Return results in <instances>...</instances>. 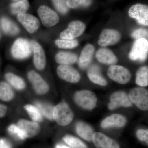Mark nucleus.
Returning a JSON list of instances; mask_svg holds the SVG:
<instances>
[{"label":"nucleus","instance_id":"9","mask_svg":"<svg viewBox=\"0 0 148 148\" xmlns=\"http://www.w3.org/2000/svg\"><path fill=\"white\" fill-rule=\"evenodd\" d=\"M129 16L135 18L139 24L148 26V6L142 4L132 6L128 11Z\"/></svg>","mask_w":148,"mask_h":148},{"label":"nucleus","instance_id":"33","mask_svg":"<svg viewBox=\"0 0 148 148\" xmlns=\"http://www.w3.org/2000/svg\"><path fill=\"white\" fill-rule=\"evenodd\" d=\"M92 0H67V4L70 8H75L80 7H87L90 5Z\"/></svg>","mask_w":148,"mask_h":148},{"label":"nucleus","instance_id":"7","mask_svg":"<svg viewBox=\"0 0 148 148\" xmlns=\"http://www.w3.org/2000/svg\"><path fill=\"white\" fill-rule=\"evenodd\" d=\"M38 13L44 26L47 28L53 27L59 21L58 14L47 6L40 7Z\"/></svg>","mask_w":148,"mask_h":148},{"label":"nucleus","instance_id":"30","mask_svg":"<svg viewBox=\"0 0 148 148\" xmlns=\"http://www.w3.org/2000/svg\"><path fill=\"white\" fill-rule=\"evenodd\" d=\"M24 108L29 116L34 121L40 122L42 121L41 113L37 107L31 105H27L24 106Z\"/></svg>","mask_w":148,"mask_h":148},{"label":"nucleus","instance_id":"31","mask_svg":"<svg viewBox=\"0 0 148 148\" xmlns=\"http://www.w3.org/2000/svg\"><path fill=\"white\" fill-rule=\"evenodd\" d=\"M63 140L66 144L73 148H87L86 145L81 140L73 136L66 135L63 138Z\"/></svg>","mask_w":148,"mask_h":148},{"label":"nucleus","instance_id":"5","mask_svg":"<svg viewBox=\"0 0 148 148\" xmlns=\"http://www.w3.org/2000/svg\"><path fill=\"white\" fill-rule=\"evenodd\" d=\"M129 97L132 103L143 111L148 110V90L141 87L130 90Z\"/></svg>","mask_w":148,"mask_h":148},{"label":"nucleus","instance_id":"19","mask_svg":"<svg viewBox=\"0 0 148 148\" xmlns=\"http://www.w3.org/2000/svg\"><path fill=\"white\" fill-rule=\"evenodd\" d=\"M95 56L99 62L103 64L114 65L118 62L116 56L112 51L106 48L99 49L96 52Z\"/></svg>","mask_w":148,"mask_h":148},{"label":"nucleus","instance_id":"40","mask_svg":"<svg viewBox=\"0 0 148 148\" xmlns=\"http://www.w3.org/2000/svg\"><path fill=\"white\" fill-rule=\"evenodd\" d=\"M55 148H71L69 147H67V146L64 145H57L56 146Z\"/></svg>","mask_w":148,"mask_h":148},{"label":"nucleus","instance_id":"36","mask_svg":"<svg viewBox=\"0 0 148 148\" xmlns=\"http://www.w3.org/2000/svg\"><path fill=\"white\" fill-rule=\"evenodd\" d=\"M131 36L136 40L145 38L148 40V31L143 28L137 29L132 33Z\"/></svg>","mask_w":148,"mask_h":148},{"label":"nucleus","instance_id":"18","mask_svg":"<svg viewBox=\"0 0 148 148\" xmlns=\"http://www.w3.org/2000/svg\"><path fill=\"white\" fill-rule=\"evenodd\" d=\"M126 118L119 114H114L105 119L101 123L102 128H108L112 127H123L126 124Z\"/></svg>","mask_w":148,"mask_h":148},{"label":"nucleus","instance_id":"8","mask_svg":"<svg viewBox=\"0 0 148 148\" xmlns=\"http://www.w3.org/2000/svg\"><path fill=\"white\" fill-rule=\"evenodd\" d=\"M85 29V25L82 21H72L69 24L68 28L60 34V38L62 39L73 40L81 36Z\"/></svg>","mask_w":148,"mask_h":148},{"label":"nucleus","instance_id":"39","mask_svg":"<svg viewBox=\"0 0 148 148\" xmlns=\"http://www.w3.org/2000/svg\"><path fill=\"white\" fill-rule=\"evenodd\" d=\"M0 148H11L10 143L5 139H0Z\"/></svg>","mask_w":148,"mask_h":148},{"label":"nucleus","instance_id":"34","mask_svg":"<svg viewBox=\"0 0 148 148\" xmlns=\"http://www.w3.org/2000/svg\"><path fill=\"white\" fill-rule=\"evenodd\" d=\"M56 9L60 13L65 14L69 11V7L67 4V0H52Z\"/></svg>","mask_w":148,"mask_h":148},{"label":"nucleus","instance_id":"4","mask_svg":"<svg viewBox=\"0 0 148 148\" xmlns=\"http://www.w3.org/2000/svg\"><path fill=\"white\" fill-rule=\"evenodd\" d=\"M32 48L31 42L24 38L17 39L11 48V53L14 58L22 59L29 57L32 54Z\"/></svg>","mask_w":148,"mask_h":148},{"label":"nucleus","instance_id":"1","mask_svg":"<svg viewBox=\"0 0 148 148\" xmlns=\"http://www.w3.org/2000/svg\"><path fill=\"white\" fill-rule=\"evenodd\" d=\"M53 118L58 125L66 126L73 120L74 114L69 105L62 102L53 107Z\"/></svg>","mask_w":148,"mask_h":148},{"label":"nucleus","instance_id":"10","mask_svg":"<svg viewBox=\"0 0 148 148\" xmlns=\"http://www.w3.org/2000/svg\"><path fill=\"white\" fill-rule=\"evenodd\" d=\"M56 72L60 78L69 82L76 83L80 80L79 73L69 65H60L57 68Z\"/></svg>","mask_w":148,"mask_h":148},{"label":"nucleus","instance_id":"41","mask_svg":"<svg viewBox=\"0 0 148 148\" xmlns=\"http://www.w3.org/2000/svg\"><path fill=\"white\" fill-rule=\"evenodd\" d=\"M14 1H21V0H13Z\"/></svg>","mask_w":148,"mask_h":148},{"label":"nucleus","instance_id":"38","mask_svg":"<svg viewBox=\"0 0 148 148\" xmlns=\"http://www.w3.org/2000/svg\"><path fill=\"white\" fill-rule=\"evenodd\" d=\"M7 110L6 106L0 103V118L3 117L5 115Z\"/></svg>","mask_w":148,"mask_h":148},{"label":"nucleus","instance_id":"6","mask_svg":"<svg viewBox=\"0 0 148 148\" xmlns=\"http://www.w3.org/2000/svg\"><path fill=\"white\" fill-rule=\"evenodd\" d=\"M107 74L111 79L120 84H126L131 79V75L129 71L123 66L118 65L111 66Z\"/></svg>","mask_w":148,"mask_h":148},{"label":"nucleus","instance_id":"13","mask_svg":"<svg viewBox=\"0 0 148 148\" xmlns=\"http://www.w3.org/2000/svg\"><path fill=\"white\" fill-rule=\"evenodd\" d=\"M28 77L37 93L43 95L48 91L49 89L48 85L41 77L34 71L29 72Z\"/></svg>","mask_w":148,"mask_h":148},{"label":"nucleus","instance_id":"12","mask_svg":"<svg viewBox=\"0 0 148 148\" xmlns=\"http://www.w3.org/2000/svg\"><path fill=\"white\" fill-rule=\"evenodd\" d=\"M121 38V35L118 31L114 29H106L101 32L98 43L102 47L116 44Z\"/></svg>","mask_w":148,"mask_h":148},{"label":"nucleus","instance_id":"23","mask_svg":"<svg viewBox=\"0 0 148 148\" xmlns=\"http://www.w3.org/2000/svg\"><path fill=\"white\" fill-rule=\"evenodd\" d=\"M56 61L61 65H70L75 63L77 61V56L75 53L68 52H60L55 56Z\"/></svg>","mask_w":148,"mask_h":148},{"label":"nucleus","instance_id":"28","mask_svg":"<svg viewBox=\"0 0 148 148\" xmlns=\"http://www.w3.org/2000/svg\"><path fill=\"white\" fill-rule=\"evenodd\" d=\"M30 7L29 3L27 0H21L10 5V8L12 13L14 14L25 13Z\"/></svg>","mask_w":148,"mask_h":148},{"label":"nucleus","instance_id":"37","mask_svg":"<svg viewBox=\"0 0 148 148\" xmlns=\"http://www.w3.org/2000/svg\"><path fill=\"white\" fill-rule=\"evenodd\" d=\"M137 136L139 140L145 142L148 145V130H139L137 132Z\"/></svg>","mask_w":148,"mask_h":148},{"label":"nucleus","instance_id":"14","mask_svg":"<svg viewBox=\"0 0 148 148\" xmlns=\"http://www.w3.org/2000/svg\"><path fill=\"white\" fill-rule=\"evenodd\" d=\"M17 126L24 133L26 138H32L38 134L40 129L39 125L35 121L21 119L18 122Z\"/></svg>","mask_w":148,"mask_h":148},{"label":"nucleus","instance_id":"15","mask_svg":"<svg viewBox=\"0 0 148 148\" xmlns=\"http://www.w3.org/2000/svg\"><path fill=\"white\" fill-rule=\"evenodd\" d=\"M92 141L96 148H120L116 141L101 132H94Z\"/></svg>","mask_w":148,"mask_h":148},{"label":"nucleus","instance_id":"26","mask_svg":"<svg viewBox=\"0 0 148 148\" xmlns=\"http://www.w3.org/2000/svg\"><path fill=\"white\" fill-rule=\"evenodd\" d=\"M5 78L9 83L17 90H21L25 88L26 85L24 80L12 73L6 74Z\"/></svg>","mask_w":148,"mask_h":148},{"label":"nucleus","instance_id":"3","mask_svg":"<svg viewBox=\"0 0 148 148\" xmlns=\"http://www.w3.org/2000/svg\"><path fill=\"white\" fill-rule=\"evenodd\" d=\"M148 55V40L145 38L136 40L129 54V58L134 61L143 62Z\"/></svg>","mask_w":148,"mask_h":148},{"label":"nucleus","instance_id":"17","mask_svg":"<svg viewBox=\"0 0 148 148\" xmlns=\"http://www.w3.org/2000/svg\"><path fill=\"white\" fill-rule=\"evenodd\" d=\"M17 19L27 32L32 34L36 32L39 27L40 23L38 19L35 16L26 13L20 14L17 15Z\"/></svg>","mask_w":148,"mask_h":148},{"label":"nucleus","instance_id":"2","mask_svg":"<svg viewBox=\"0 0 148 148\" xmlns=\"http://www.w3.org/2000/svg\"><path fill=\"white\" fill-rule=\"evenodd\" d=\"M74 101L78 106L87 110H92L95 108L97 98L95 93L88 90H82L76 92Z\"/></svg>","mask_w":148,"mask_h":148},{"label":"nucleus","instance_id":"22","mask_svg":"<svg viewBox=\"0 0 148 148\" xmlns=\"http://www.w3.org/2000/svg\"><path fill=\"white\" fill-rule=\"evenodd\" d=\"M76 131L81 138L86 141H92L94 132L92 127L84 122H78L75 127Z\"/></svg>","mask_w":148,"mask_h":148},{"label":"nucleus","instance_id":"29","mask_svg":"<svg viewBox=\"0 0 148 148\" xmlns=\"http://www.w3.org/2000/svg\"><path fill=\"white\" fill-rule=\"evenodd\" d=\"M36 105L43 115L50 120L53 119V108L52 106L47 103L40 102H36Z\"/></svg>","mask_w":148,"mask_h":148},{"label":"nucleus","instance_id":"35","mask_svg":"<svg viewBox=\"0 0 148 148\" xmlns=\"http://www.w3.org/2000/svg\"><path fill=\"white\" fill-rule=\"evenodd\" d=\"M8 131L10 133L16 138L21 140H24L26 138V136L23 132L17 126L14 124L10 125L8 128Z\"/></svg>","mask_w":148,"mask_h":148},{"label":"nucleus","instance_id":"21","mask_svg":"<svg viewBox=\"0 0 148 148\" xmlns=\"http://www.w3.org/2000/svg\"><path fill=\"white\" fill-rule=\"evenodd\" d=\"M87 75L90 81L99 85L106 86L107 82L101 73L100 67L97 65H91L88 70Z\"/></svg>","mask_w":148,"mask_h":148},{"label":"nucleus","instance_id":"32","mask_svg":"<svg viewBox=\"0 0 148 148\" xmlns=\"http://www.w3.org/2000/svg\"><path fill=\"white\" fill-rule=\"evenodd\" d=\"M55 43L58 47L63 49L73 48L78 45L77 41L74 40H57Z\"/></svg>","mask_w":148,"mask_h":148},{"label":"nucleus","instance_id":"25","mask_svg":"<svg viewBox=\"0 0 148 148\" xmlns=\"http://www.w3.org/2000/svg\"><path fill=\"white\" fill-rule=\"evenodd\" d=\"M14 92L12 88L5 82H0V99L2 101L8 102L14 97Z\"/></svg>","mask_w":148,"mask_h":148},{"label":"nucleus","instance_id":"16","mask_svg":"<svg viewBox=\"0 0 148 148\" xmlns=\"http://www.w3.org/2000/svg\"><path fill=\"white\" fill-rule=\"evenodd\" d=\"M32 51L34 52V62L38 70H42L45 68L46 57L43 49L38 43L35 41L31 42Z\"/></svg>","mask_w":148,"mask_h":148},{"label":"nucleus","instance_id":"20","mask_svg":"<svg viewBox=\"0 0 148 148\" xmlns=\"http://www.w3.org/2000/svg\"><path fill=\"white\" fill-rule=\"evenodd\" d=\"M95 51L94 46L88 44L83 49L79 59L78 64L82 69H86L90 65L92 61Z\"/></svg>","mask_w":148,"mask_h":148},{"label":"nucleus","instance_id":"24","mask_svg":"<svg viewBox=\"0 0 148 148\" xmlns=\"http://www.w3.org/2000/svg\"><path fill=\"white\" fill-rule=\"evenodd\" d=\"M1 27L4 33L10 36H15L19 32V29L12 21L6 17H2L0 20Z\"/></svg>","mask_w":148,"mask_h":148},{"label":"nucleus","instance_id":"11","mask_svg":"<svg viewBox=\"0 0 148 148\" xmlns=\"http://www.w3.org/2000/svg\"><path fill=\"white\" fill-rule=\"evenodd\" d=\"M110 102L108 105V108L111 110L120 107L128 108L132 106V103L129 96L123 91H119L114 92L111 95Z\"/></svg>","mask_w":148,"mask_h":148},{"label":"nucleus","instance_id":"27","mask_svg":"<svg viewBox=\"0 0 148 148\" xmlns=\"http://www.w3.org/2000/svg\"><path fill=\"white\" fill-rule=\"evenodd\" d=\"M135 82L142 87L148 86V67L143 66L139 68L136 73Z\"/></svg>","mask_w":148,"mask_h":148}]
</instances>
